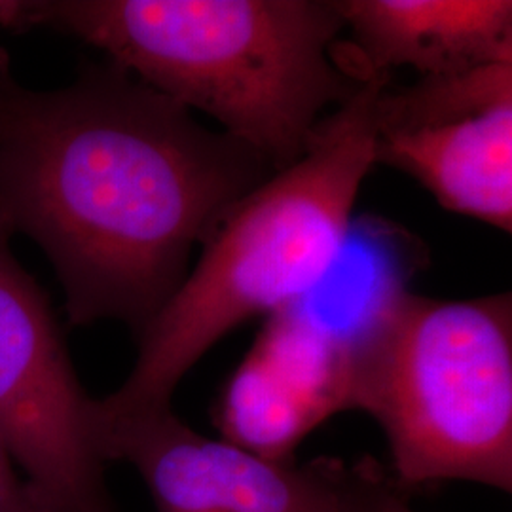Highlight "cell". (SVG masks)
Returning <instances> with one entry per match:
<instances>
[{
  "label": "cell",
  "mask_w": 512,
  "mask_h": 512,
  "mask_svg": "<svg viewBox=\"0 0 512 512\" xmlns=\"http://www.w3.org/2000/svg\"><path fill=\"white\" fill-rule=\"evenodd\" d=\"M274 173L112 63L42 92L0 46V228L48 256L73 327L118 321L137 338L194 249Z\"/></svg>",
  "instance_id": "1"
},
{
  "label": "cell",
  "mask_w": 512,
  "mask_h": 512,
  "mask_svg": "<svg viewBox=\"0 0 512 512\" xmlns=\"http://www.w3.org/2000/svg\"><path fill=\"white\" fill-rule=\"evenodd\" d=\"M387 80L370 78L315 128L306 154L234 203L196 266L137 336V359L97 399L99 425L173 408L186 374L232 330L293 304L323 277L353 224L374 165V110Z\"/></svg>",
  "instance_id": "3"
},
{
  "label": "cell",
  "mask_w": 512,
  "mask_h": 512,
  "mask_svg": "<svg viewBox=\"0 0 512 512\" xmlns=\"http://www.w3.org/2000/svg\"><path fill=\"white\" fill-rule=\"evenodd\" d=\"M107 461H126L156 512H338V458L277 461L211 439L173 408L101 427Z\"/></svg>",
  "instance_id": "7"
},
{
  "label": "cell",
  "mask_w": 512,
  "mask_h": 512,
  "mask_svg": "<svg viewBox=\"0 0 512 512\" xmlns=\"http://www.w3.org/2000/svg\"><path fill=\"white\" fill-rule=\"evenodd\" d=\"M0 228V446L40 512H112L97 399Z\"/></svg>",
  "instance_id": "5"
},
{
  "label": "cell",
  "mask_w": 512,
  "mask_h": 512,
  "mask_svg": "<svg viewBox=\"0 0 512 512\" xmlns=\"http://www.w3.org/2000/svg\"><path fill=\"white\" fill-rule=\"evenodd\" d=\"M374 164L399 169L440 207L512 232V63L384 84Z\"/></svg>",
  "instance_id": "6"
},
{
  "label": "cell",
  "mask_w": 512,
  "mask_h": 512,
  "mask_svg": "<svg viewBox=\"0 0 512 512\" xmlns=\"http://www.w3.org/2000/svg\"><path fill=\"white\" fill-rule=\"evenodd\" d=\"M353 35L336 55L359 80L391 69L427 76L512 63L511 0H334Z\"/></svg>",
  "instance_id": "8"
},
{
  "label": "cell",
  "mask_w": 512,
  "mask_h": 512,
  "mask_svg": "<svg viewBox=\"0 0 512 512\" xmlns=\"http://www.w3.org/2000/svg\"><path fill=\"white\" fill-rule=\"evenodd\" d=\"M0 512H40L27 482L0 446Z\"/></svg>",
  "instance_id": "10"
},
{
  "label": "cell",
  "mask_w": 512,
  "mask_h": 512,
  "mask_svg": "<svg viewBox=\"0 0 512 512\" xmlns=\"http://www.w3.org/2000/svg\"><path fill=\"white\" fill-rule=\"evenodd\" d=\"M338 512H418L408 490L376 459H338Z\"/></svg>",
  "instance_id": "9"
},
{
  "label": "cell",
  "mask_w": 512,
  "mask_h": 512,
  "mask_svg": "<svg viewBox=\"0 0 512 512\" xmlns=\"http://www.w3.org/2000/svg\"><path fill=\"white\" fill-rule=\"evenodd\" d=\"M0 25L99 48L275 171L298 162L323 114L366 82L336 57L334 0H2Z\"/></svg>",
  "instance_id": "2"
},
{
  "label": "cell",
  "mask_w": 512,
  "mask_h": 512,
  "mask_svg": "<svg viewBox=\"0 0 512 512\" xmlns=\"http://www.w3.org/2000/svg\"><path fill=\"white\" fill-rule=\"evenodd\" d=\"M351 410L382 427L404 490L473 482L511 494V294L404 293L357 361Z\"/></svg>",
  "instance_id": "4"
}]
</instances>
